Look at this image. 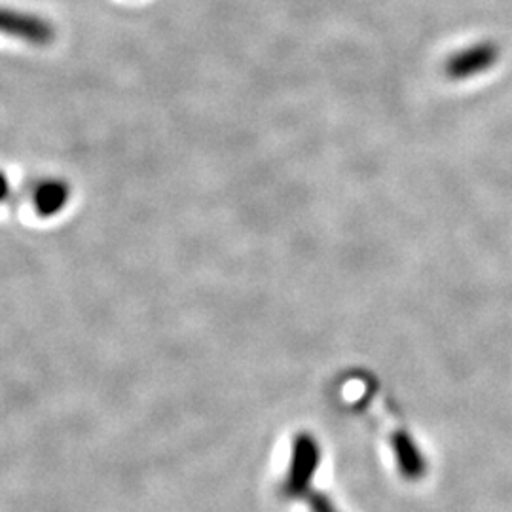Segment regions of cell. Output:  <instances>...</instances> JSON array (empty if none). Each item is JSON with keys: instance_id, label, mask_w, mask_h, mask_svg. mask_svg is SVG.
Wrapping results in <instances>:
<instances>
[{"instance_id": "cell-1", "label": "cell", "mask_w": 512, "mask_h": 512, "mask_svg": "<svg viewBox=\"0 0 512 512\" xmlns=\"http://www.w3.org/2000/svg\"><path fill=\"white\" fill-rule=\"evenodd\" d=\"M321 461L317 440L308 433H300L293 440V454L285 480L281 482V495L285 499L306 497L311 492V482Z\"/></svg>"}, {"instance_id": "cell-2", "label": "cell", "mask_w": 512, "mask_h": 512, "mask_svg": "<svg viewBox=\"0 0 512 512\" xmlns=\"http://www.w3.org/2000/svg\"><path fill=\"white\" fill-rule=\"evenodd\" d=\"M499 57H501L499 44L492 40H484L452 55L446 63V74L452 80H469L476 74L490 71L499 61Z\"/></svg>"}, {"instance_id": "cell-3", "label": "cell", "mask_w": 512, "mask_h": 512, "mask_svg": "<svg viewBox=\"0 0 512 512\" xmlns=\"http://www.w3.org/2000/svg\"><path fill=\"white\" fill-rule=\"evenodd\" d=\"M391 446H393L399 473L403 478H406L408 482H418L427 475V461L423 458L416 440L412 439L408 433L397 431L391 437Z\"/></svg>"}, {"instance_id": "cell-4", "label": "cell", "mask_w": 512, "mask_h": 512, "mask_svg": "<svg viewBox=\"0 0 512 512\" xmlns=\"http://www.w3.org/2000/svg\"><path fill=\"white\" fill-rule=\"evenodd\" d=\"M304 499H306L311 512H338L327 495L311 490L310 494L306 495Z\"/></svg>"}]
</instances>
